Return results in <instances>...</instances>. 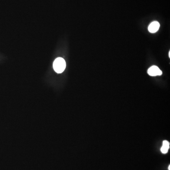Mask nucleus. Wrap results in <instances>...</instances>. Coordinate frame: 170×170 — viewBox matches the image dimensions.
<instances>
[{"instance_id": "nucleus-5", "label": "nucleus", "mask_w": 170, "mask_h": 170, "mask_svg": "<svg viewBox=\"0 0 170 170\" xmlns=\"http://www.w3.org/2000/svg\"><path fill=\"white\" fill-rule=\"evenodd\" d=\"M169 57H170V52H169Z\"/></svg>"}, {"instance_id": "nucleus-4", "label": "nucleus", "mask_w": 170, "mask_h": 170, "mask_svg": "<svg viewBox=\"0 0 170 170\" xmlns=\"http://www.w3.org/2000/svg\"><path fill=\"white\" fill-rule=\"evenodd\" d=\"M170 148V143L167 140H164L163 142V145L161 148V151L162 153L166 154L168 152V150Z\"/></svg>"}, {"instance_id": "nucleus-2", "label": "nucleus", "mask_w": 170, "mask_h": 170, "mask_svg": "<svg viewBox=\"0 0 170 170\" xmlns=\"http://www.w3.org/2000/svg\"><path fill=\"white\" fill-rule=\"evenodd\" d=\"M147 73L151 76H156L162 75V72L158 67L156 66H153L149 68L147 71Z\"/></svg>"}, {"instance_id": "nucleus-1", "label": "nucleus", "mask_w": 170, "mask_h": 170, "mask_svg": "<svg viewBox=\"0 0 170 170\" xmlns=\"http://www.w3.org/2000/svg\"><path fill=\"white\" fill-rule=\"evenodd\" d=\"M53 67L54 71L57 73H62L66 68V62L62 58H58L54 61Z\"/></svg>"}, {"instance_id": "nucleus-3", "label": "nucleus", "mask_w": 170, "mask_h": 170, "mask_svg": "<svg viewBox=\"0 0 170 170\" xmlns=\"http://www.w3.org/2000/svg\"><path fill=\"white\" fill-rule=\"evenodd\" d=\"M160 27V24L157 21L152 22L148 27V31L152 33H154L158 31Z\"/></svg>"}, {"instance_id": "nucleus-6", "label": "nucleus", "mask_w": 170, "mask_h": 170, "mask_svg": "<svg viewBox=\"0 0 170 170\" xmlns=\"http://www.w3.org/2000/svg\"><path fill=\"white\" fill-rule=\"evenodd\" d=\"M169 170H170V166H169Z\"/></svg>"}]
</instances>
